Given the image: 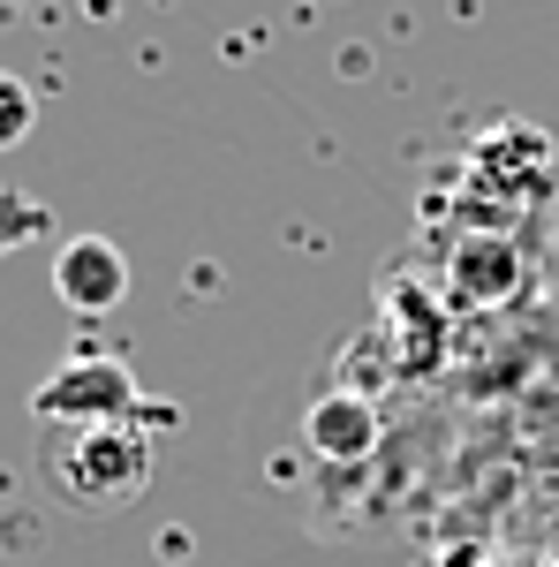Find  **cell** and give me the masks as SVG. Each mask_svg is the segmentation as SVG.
I'll return each instance as SVG.
<instances>
[{
  "mask_svg": "<svg viewBox=\"0 0 559 567\" xmlns=\"http://www.w3.org/2000/svg\"><path fill=\"white\" fill-rule=\"evenodd\" d=\"M159 470L152 424H91V432H45L39 477L69 507H130Z\"/></svg>",
  "mask_w": 559,
  "mask_h": 567,
  "instance_id": "1",
  "label": "cell"
},
{
  "mask_svg": "<svg viewBox=\"0 0 559 567\" xmlns=\"http://www.w3.org/2000/svg\"><path fill=\"white\" fill-rule=\"evenodd\" d=\"M31 416H39V432H91V424H152V432H167L174 424L167 401H144V386H136V371L122 355L61 363L53 379H39Z\"/></svg>",
  "mask_w": 559,
  "mask_h": 567,
  "instance_id": "2",
  "label": "cell"
},
{
  "mask_svg": "<svg viewBox=\"0 0 559 567\" xmlns=\"http://www.w3.org/2000/svg\"><path fill=\"white\" fill-rule=\"evenodd\" d=\"M469 189H484L499 213H529L552 189V136L529 122H499L469 144Z\"/></svg>",
  "mask_w": 559,
  "mask_h": 567,
  "instance_id": "3",
  "label": "cell"
},
{
  "mask_svg": "<svg viewBox=\"0 0 559 567\" xmlns=\"http://www.w3.org/2000/svg\"><path fill=\"white\" fill-rule=\"evenodd\" d=\"M53 288H61V303L84 310V318L122 310V296H130V258H122V243H114V235H69L61 258H53Z\"/></svg>",
  "mask_w": 559,
  "mask_h": 567,
  "instance_id": "4",
  "label": "cell"
},
{
  "mask_svg": "<svg viewBox=\"0 0 559 567\" xmlns=\"http://www.w3.org/2000/svg\"><path fill=\"white\" fill-rule=\"evenodd\" d=\"M446 296L462 310H499L521 296V250L507 243V227H484V235H462L454 258H446Z\"/></svg>",
  "mask_w": 559,
  "mask_h": 567,
  "instance_id": "5",
  "label": "cell"
},
{
  "mask_svg": "<svg viewBox=\"0 0 559 567\" xmlns=\"http://www.w3.org/2000/svg\"><path fill=\"white\" fill-rule=\"evenodd\" d=\"M302 446L318 454V462H363L371 446H379V409H371V393H325L310 416H302Z\"/></svg>",
  "mask_w": 559,
  "mask_h": 567,
  "instance_id": "6",
  "label": "cell"
},
{
  "mask_svg": "<svg viewBox=\"0 0 559 567\" xmlns=\"http://www.w3.org/2000/svg\"><path fill=\"white\" fill-rule=\"evenodd\" d=\"M31 122H39V99H31V84L0 69V152H15V144L31 136Z\"/></svg>",
  "mask_w": 559,
  "mask_h": 567,
  "instance_id": "7",
  "label": "cell"
},
{
  "mask_svg": "<svg viewBox=\"0 0 559 567\" xmlns=\"http://www.w3.org/2000/svg\"><path fill=\"white\" fill-rule=\"evenodd\" d=\"M45 227H53V213H45L39 197H0V258L23 250V243H39Z\"/></svg>",
  "mask_w": 559,
  "mask_h": 567,
  "instance_id": "8",
  "label": "cell"
}]
</instances>
